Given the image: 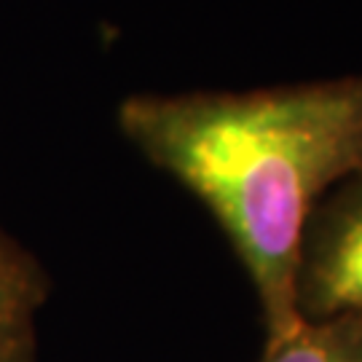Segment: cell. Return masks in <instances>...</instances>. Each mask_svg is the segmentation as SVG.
I'll list each match as a JSON object with an SVG mask.
<instances>
[{"mask_svg":"<svg viewBox=\"0 0 362 362\" xmlns=\"http://www.w3.org/2000/svg\"><path fill=\"white\" fill-rule=\"evenodd\" d=\"M116 124L226 233L258 298L266 346L293 336L303 325V226L333 185L362 169V73L250 91L132 94Z\"/></svg>","mask_w":362,"mask_h":362,"instance_id":"1","label":"cell"},{"mask_svg":"<svg viewBox=\"0 0 362 362\" xmlns=\"http://www.w3.org/2000/svg\"><path fill=\"white\" fill-rule=\"evenodd\" d=\"M296 309L303 322L362 314V169L333 185L303 226Z\"/></svg>","mask_w":362,"mask_h":362,"instance_id":"2","label":"cell"},{"mask_svg":"<svg viewBox=\"0 0 362 362\" xmlns=\"http://www.w3.org/2000/svg\"><path fill=\"white\" fill-rule=\"evenodd\" d=\"M49 287L40 260L0 228V362H38V311Z\"/></svg>","mask_w":362,"mask_h":362,"instance_id":"3","label":"cell"},{"mask_svg":"<svg viewBox=\"0 0 362 362\" xmlns=\"http://www.w3.org/2000/svg\"><path fill=\"white\" fill-rule=\"evenodd\" d=\"M258 362H362V314L303 322L293 336L263 346Z\"/></svg>","mask_w":362,"mask_h":362,"instance_id":"4","label":"cell"}]
</instances>
